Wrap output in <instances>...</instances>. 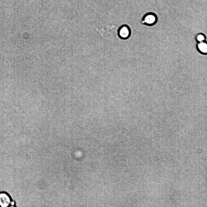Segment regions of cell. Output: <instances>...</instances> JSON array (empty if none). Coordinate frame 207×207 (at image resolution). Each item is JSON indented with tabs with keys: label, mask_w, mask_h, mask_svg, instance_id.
Returning <instances> with one entry per match:
<instances>
[{
	"label": "cell",
	"mask_w": 207,
	"mask_h": 207,
	"mask_svg": "<svg viewBox=\"0 0 207 207\" xmlns=\"http://www.w3.org/2000/svg\"><path fill=\"white\" fill-rule=\"evenodd\" d=\"M13 201L10 195L5 191L0 192V207H11V204Z\"/></svg>",
	"instance_id": "6da1fadb"
},
{
	"label": "cell",
	"mask_w": 207,
	"mask_h": 207,
	"mask_svg": "<svg viewBox=\"0 0 207 207\" xmlns=\"http://www.w3.org/2000/svg\"><path fill=\"white\" fill-rule=\"evenodd\" d=\"M157 21V17L155 13L149 12L145 14L142 18L141 23L147 25H152L155 24Z\"/></svg>",
	"instance_id": "7a4b0ae2"
},
{
	"label": "cell",
	"mask_w": 207,
	"mask_h": 207,
	"mask_svg": "<svg viewBox=\"0 0 207 207\" xmlns=\"http://www.w3.org/2000/svg\"><path fill=\"white\" fill-rule=\"evenodd\" d=\"M117 34L119 37L121 39L123 40L128 39L131 34V29L127 25H123L118 28Z\"/></svg>",
	"instance_id": "3957f363"
},
{
	"label": "cell",
	"mask_w": 207,
	"mask_h": 207,
	"mask_svg": "<svg viewBox=\"0 0 207 207\" xmlns=\"http://www.w3.org/2000/svg\"><path fill=\"white\" fill-rule=\"evenodd\" d=\"M196 47L198 51L200 53L202 54L207 53V44L205 41L198 42Z\"/></svg>",
	"instance_id": "277c9868"
},
{
	"label": "cell",
	"mask_w": 207,
	"mask_h": 207,
	"mask_svg": "<svg viewBox=\"0 0 207 207\" xmlns=\"http://www.w3.org/2000/svg\"><path fill=\"white\" fill-rule=\"evenodd\" d=\"M195 39L197 41L199 42L205 41L206 39L205 36L204 34L199 33L196 35Z\"/></svg>",
	"instance_id": "5b68a950"
}]
</instances>
